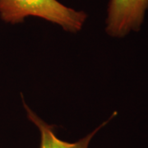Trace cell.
Wrapping results in <instances>:
<instances>
[{
  "label": "cell",
  "mask_w": 148,
  "mask_h": 148,
  "mask_svg": "<svg viewBox=\"0 0 148 148\" xmlns=\"http://www.w3.org/2000/svg\"><path fill=\"white\" fill-rule=\"evenodd\" d=\"M35 16L58 25L64 31L77 33L84 27L87 14L73 9L58 0H0V18L16 25Z\"/></svg>",
  "instance_id": "1"
},
{
  "label": "cell",
  "mask_w": 148,
  "mask_h": 148,
  "mask_svg": "<svg viewBox=\"0 0 148 148\" xmlns=\"http://www.w3.org/2000/svg\"><path fill=\"white\" fill-rule=\"evenodd\" d=\"M148 0H110L106 18V34L121 39L143 27Z\"/></svg>",
  "instance_id": "2"
},
{
  "label": "cell",
  "mask_w": 148,
  "mask_h": 148,
  "mask_svg": "<svg viewBox=\"0 0 148 148\" xmlns=\"http://www.w3.org/2000/svg\"><path fill=\"white\" fill-rule=\"evenodd\" d=\"M22 102L27 113V119L37 127L40 132V148H89L91 140L106 123H102L101 126L97 127L84 138H81L75 143L65 142L56 135L53 125H50L44 121L36 112H34L28 106L24 100H22Z\"/></svg>",
  "instance_id": "3"
}]
</instances>
